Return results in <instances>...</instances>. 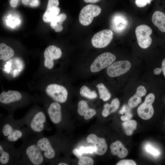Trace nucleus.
Returning a JSON list of instances; mask_svg holds the SVG:
<instances>
[{"label": "nucleus", "instance_id": "obj_1", "mask_svg": "<svg viewBox=\"0 0 165 165\" xmlns=\"http://www.w3.org/2000/svg\"><path fill=\"white\" fill-rule=\"evenodd\" d=\"M24 124L21 120H16L13 117L4 119L1 123L0 130L5 141L12 143L20 139L25 140L28 138L31 132Z\"/></svg>", "mask_w": 165, "mask_h": 165}, {"label": "nucleus", "instance_id": "obj_2", "mask_svg": "<svg viewBox=\"0 0 165 165\" xmlns=\"http://www.w3.org/2000/svg\"><path fill=\"white\" fill-rule=\"evenodd\" d=\"M22 149L19 151V159L27 163L33 165H41L46 161L43 155L38 148L36 138L28 141V138L24 140Z\"/></svg>", "mask_w": 165, "mask_h": 165}, {"label": "nucleus", "instance_id": "obj_3", "mask_svg": "<svg viewBox=\"0 0 165 165\" xmlns=\"http://www.w3.org/2000/svg\"><path fill=\"white\" fill-rule=\"evenodd\" d=\"M46 117L44 112L40 110L28 115L24 117L21 120L26 124L31 133L40 135L46 128Z\"/></svg>", "mask_w": 165, "mask_h": 165}, {"label": "nucleus", "instance_id": "obj_4", "mask_svg": "<svg viewBox=\"0 0 165 165\" xmlns=\"http://www.w3.org/2000/svg\"><path fill=\"white\" fill-rule=\"evenodd\" d=\"M19 150L15 149L12 143L6 141L0 142V165L16 163V162L19 161Z\"/></svg>", "mask_w": 165, "mask_h": 165}, {"label": "nucleus", "instance_id": "obj_5", "mask_svg": "<svg viewBox=\"0 0 165 165\" xmlns=\"http://www.w3.org/2000/svg\"><path fill=\"white\" fill-rule=\"evenodd\" d=\"M45 90L46 95L55 101L63 103L67 100L68 92L62 85L50 84L46 86Z\"/></svg>", "mask_w": 165, "mask_h": 165}, {"label": "nucleus", "instance_id": "obj_6", "mask_svg": "<svg viewBox=\"0 0 165 165\" xmlns=\"http://www.w3.org/2000/svg\"><path fill=\"white\" fill-rule=\"evenodd\" d=\"M101 11V8L97 6L87 5L82 8L80 12L79 22L83 26H88L92 23L94 18L98 15Z\"/></svg>", "mask_w": 165, "mask_h": 165}, {"label": "nucleus", "instance_id": "obj_7", "mask_svg": "<svg viewBox=\"0 0 165 165\" xmlns=\"http://www.w3.org/2000/svg\"><path fill=\"white\" fill-rule=\"evenodd\" d=\"M116 56L110 52H105L99 55L90 67L91 71L95 73L108 67L115 61Z\"/></svg>", "mask_w": 165, "mask_h": 165}, {"label": "nucleus", "instance_id": "obj_8", "mask_svg": "<svg viewBox=\"0 0 165 165\" xmlns=\"http://www.w3.org/2000/svg\"><path fill=\"white\" fill-rule=\"evenodd\" d=\"M152 32L151 28L147 25H140L136 28L135 33L137 41L141 48L146 49L151 45L152 39L150 35Z\"/></svg>", "mask_w": 165, "mask_h": 165}, {"label": "nucleus", "instance_id": "obj_9", "mask_svg": "<svg viewBox=\"0 0 165 165\" xmlns=\"http://www.w3.org/2000/svg\"><path fill=\"white\" fill-rule=\"evenodd\" d=\"M155 99V96L153 93H149L146 96L144 102L137 108L138 115L143 120H148L153 116L154 110L152 104Z\"/></svg>", "mask_w": 165, "mask_h": 165}, {"label": "nucleus", "instance_id": "obj_10", "mask_svg": "<svg viewBox=\"0 0 165 165\" xmlns=\"http://www.w3.org/2000/svg\"><path fill=\"white\" fill-rule=\"evenodd\" d=\"M112 31L109 29H104L96 33L91 39L93 46L97 48L106 47L110 43L113 38Z\"/></svg>", "mask_w": 165, "mask_h": 165}, {"label": "nucleus", "instance_id": "obj_11", "mask_svg": "<svg viewBox=\"0 0 165 165\" xmlns=\"http://www.w3.org/2000/svg\"><path fill=\"white\" fill-rule=\"evenodd\" d=\"M62 55L61 50L59 48L54 45L47 47L44 53L45 67L49 69H52L54 65V60L60 59Z\"/></svg>", "mask_w": 165, "mask_h": 165}, {"label": "nucleus", "instance_id": "obj_12", "mask_svg": "<svg viewBox=\"0 0 165 165\" xmlns=\"http://www.w3.org/2000/svg\"><path fill=\"white\" fill-rule=\"evenodd\" d=\"M131 64L127 60L121 61L112 63L107 67V73L110 77H116L127 72L130 69Z\"/></svg>", "mask_w": 165, "mask_h": 165}, {"label": "nucleus", "instance_id": "obj_13", "mask_svg": "<svg viewBox=\"0 0 165 165\" xmlns=\"http://www.w3.org/2000/svg\"><path fill=\"white\" fill-rule=\"evenodd\" d=\"M47 113L50 120L53 124H58L61 122V108L59 103L54 101L51 103L47 108Z\"/></svg>", "mask_w": 165, "mask_h": 165}, {"label": "nucleus", "instance_id": "obj_14", "mask_svg": "<svg viewBox=\"0 0 165 165\" xmlns=\"http://www.w3.org/2000/svg\"><path fill=\"white\" fill-rule=\"evenodd\" d=\"M87 141L93 144L95 148V153L98 155H104L107 151L108 146L105 139L98 137L95 134H90L87 137Z\"/></svg>", "mask_w": 165, "mask_h": 165}, {"label": "nucleus", "instance_id": "obj_15", "mask_svg": "<svg viewBox=\"0 0 165 165\" xmlns=\"http://www.w3.org/2000/svg\"><path fill=\"white\" fill-rule=\"evenodd\" d=\"M22 98V94L17 91H3L0 94V102L4 105H10L20 101Z\"/></svg>", "mask_w": 165, "mask_h": 165}, {"label": "nucleus", "instance_id": "obj_16", "mask_svg": "<svg viewBox=\"0 0 165 165\" xmlns=\"http://www.w3.org/2000/svg\"><path fill=\"white\" fill-rule=\"evenodd\" d=\"M111 24L112 28L114 31L120 32L126 28L128 23L127 19L123 16L117 14L112 18Z\"/></svg>", "mask_w": 165, "mask_h": 165}, {"label": "nucleus", "instance_id": "obj_17", "mask_svg": "<svg viewBox=\"0 0 165 165\" xmlns=\"http://www.w3.org/2000/svg\"><path fill=\"white\" fill-rule=\"evenodd\" d=\"M77 112L79 115L84 116V119L86 120L91 118L96 113V111L89 108L87 103L84 100H81L79 102Z\"/></svg>", "mask_w": 165, "mask_h": 165}, {"label": "nucleus", "instance_id": "obj_18", "mask_svg": "<svg viewBox=\"0 0 165 165\" xmlns=\"http://www.w3.org/2000/svg\"><path fill=\"white\" fill-rule=\"evenodd\" d=\"M110 148L112 154L117 156L120 158H123L128 154L127 149L120 141H117L112 143Z\"/></svg>", "mask_w": 165, "mask_h": 165}, {"label": "nucleus", "instance_id": "obj_19", "mask_svg": "<svg viewBox=\"0 0 165 165\" xmlns=\"http://www.w3.org/2000/svg\"><path fill=\"white\" fill-rule=\"evenodd\" d=\"M152 20L153 24L160 31L165 32V14L158 11L154 12L153 14Z\"/></svg>", "mask_w": 165, "mask_h": 165}, {"label": "nucleus", "instance_id": "obj_20", "mask_svg": "<svg viewBox=\"0 0 165 165\" xmlns=\"http://www.w3.org/2000/svg\"><path fill=\"white\" fill-rule=\"evenodd\" d=\"M67 17L64 13H61L55 16L51 21L50 27L56 32H60L63 29L62 24Z\"/></svg>", "mask_w": 165, "mask_h": 165}, {"label": "nucleus", "instance_id": "obj_21", "mask_svg": "<svg viewBox=\"0 0 165 165\" xmlns=\"http://www.w3.org/2000/svg\"><path fill=\"white\" fill-rule=\"evenodd\" d=\"M120 102L117 98L113 99L110 104L106 103L104 105V109L102 112V116L105 117L111 113L115 112L119 108Z\"/></svg>", "mask_w": 165, "mask_h": 165}, {"label": "nucleus", "instance_id": "obj_22", "mask_svg": "<svg viewBox=\"0 0 165 165\" xmlns=\"http://www.w3.org/2000/svg\"><path fill=\"white\" fill-rule=\"evenodd\" d=\"M14 54L13 50L4 43L0 44V60L6 61L12 57Z\"/></svg>", "mask_w": 165, "mask_h": 165}, {"label": "nucleus", "instance_id": "obj_23", "mask_svg": "<svg viewBox=\"0 0 165 165\" xmlns=\"http://www.w3.org/2000/svg\"><path fill=\"white\" fill-rule=\"evenodd\" d=\"M60 9L58 7L46 8L42 16V19L45 22L51 21L59 13Z\"/></svg>", "mask_w": 165, "mask_h": 165}, {"label": "nucleus", "instance_id": "obj_24", "mask_svg": "<svg viewBox=\"0 0 165 165\" xmlns=\"http://www.w3.org/2000/svg\"><path fill=\"white\" fill-rule=\"evenodd\" d=\"M137 125V122L134 120H129L125 121L122 126L127 136L131 135L135 130Z\"/></svg>", "mask_w": 165, "mask_h": 165}, {"label": "nucleus", "instance_id": "obj_25", "mask_svg": "<svg viewBox=\"0 0 165 165\" xmlns=\"http://www.w3.org/2000/svg\"><path fill=\"white\" fill-rule=\"evenodd\" d=\"M97 88L100 98L104 101L108 100L111 98V95L109 91L105 86L100 83L96 86Z\"/></svg>", "mask_w": 165, "mask_h": 165}, {"label": "nucleus", "instance_id": "obj_26", "mask_svg": "<svg viewBox=\"0 0 165 165\" xmlns=\"http://www.w3.org/2000/svg\"><path fill=\"white\" fill-rule=\"evenodd\" d=\"M80 94L82 97L91 99H95L97 96L95 90L92 91L88 87L85 85L81 88Z\"/></svg>", "mask_w": 165, "mask_h": 165}, {"label": "nucleus", "instance_id": "obj_27", "mask_svg": "<svg viewBox=\"0 0 165 165\" xmlns=\"http://www.w3.org/2000/svg\"><path fill=\"white\" fill-rule=\"evenodd\" d=\"M141 97L135 94L131 97L128 101L129 107L131 108H133L137 107L141 101Z\"/></svg>", "mask_w": 165, "mask_h": 165}, {"label": "nucleus", "instance_id": "obj_28", "mask_svg": "<svg viewBox=\"0 0 165 165\" xmlns=\"http://www.w3.org/2000/svg\"><path fill=\"white\" fill-rule=\"evenodd\" d=\"M94 163L93 159L89 157L82 156L79 159L78 164L79 165H92Z\"/></svg>", "mask_w": 165, "mask_h": 165}, {"label": "nucleus", "instance_id": "obj_29", "mask_svg": "<svg viewBox=\"0 0 165 165\" xmlns=\"http://www.w3.org/2000/svg\"><path fill=\"white\" fill-rule=\"evenodd\" d=\"M83 154H84L92 153L95 152V148L94 146H88L86 147L81 146L79 148Z\"/></svg>", "mask_w": 165, "mask_h": 165}, {"label": "nucleus", "instance_id": "obj_30", "mask_svg": "<svg viewBox=\"0 0 165 165\" xmlns=\"http://www.w3.org/2000/svg\"><path fill=\"white\" fill-rule=\"evenodd\" d=\"M147 90L145 87L143 86H140L138 87L135 94L142 97L145 96Z\"/></svg>", "mask_w": 165, "mask_h": 165}, {"label": "nucleus", "instance_id": "obj_31", "mask_svg": "<svg viewBox=\"0 0 165 165\" xmlns=\"http://www.w3.org/2000/svg\"><path fill=\"white\" fill-rule=\"evenodd\" d=\"M116 165H136V162L132 160H122L118 162Z\"/></svg>", "mask_w": 165, "mask_h": 165}, {"label": "nucleus", "instance_id": "obj_32", "mask_svg": "<svg viewBox=\"0 0 165 165\" xmlns=\"http://www.w3.org/2000/svg\"><path fill=\"white\" fill-rule=\"evenodd\" d=\"M146 150L148 152L155 156H157L160 154L158 151L150 145L146 147Z\"/></svg>", "mask_w": 165, "mask_h": 165}, {"label": "nucleus", "instance_id": "obj_33", "mask_svg": "<svg viewBox=\"0 0 165 165\" xmlns=\"http://www.w3.org/2000/svg\"><path fill=\"white\" fill-rule=\"evenodd\" d=\"M152 0H136L135 3L138 7H141L145 6L147 4H150Z\"/></svg>", "mask_w": 165, "mask_h": 165}, {"label": "nucleus", "instance_id": "obj_34", "mask_svg": "<svg viewBox=\"0 0 165 165\" xmlns=\"http://www.w3.org/2000/svg\"><path fill=\"white\" fill-rule=\"evenodd\" d=\"M59 4L58 0H49L46 8L57 7Z\"/></svg>", "mask_w": 165, "mask_h": 165}, {"label": "nucleus", "instance_id": "obj_35", "mask_svg": "<svg viewBox=\"0 0 165 165\" xmlns=\"http://www.w3.org/2000/svg\"><path fill=\"white\" fill-rule=\"evenodd\" d=\"M133 115L130 112H126L124 115L121 116L120 119L123 121H126L130 120L132 117Z\"/></svg>", "mask_w": 165, "mask_h": 165}, {"label": "nucleus", "instance_id": "obj_36", "mask_svg": "<svg viewBox=\"0 0 165 165\" xmlns=\"http://www.w3.org/2000/svg\"><path fill=\"white\" fill-rule=\"evenodd\" d=\"M73 154L78 158L80 159L83 155L79 149L75 148L72 151Z\"/></svg>", "mask_w": 165, "mask_h": 165}, {"label": "nucleus", "instance_id": "obj_37", "mask_svg": "<svg viewBox=\"0 0 165 165\" xmlns=\"http://www.w3.org/2000/svg\"><path fill=\"white\" fill-rule=\"evenodd\" d=\"M39 4L38 0H31L29 5L32 7L37 6Z\"/></svg>", "mask_w": 165, "mask_h": 165}, {"label": "nucleus", "instance_id": "obj_38", "mask_svg": "<svg viewBox=\"0 0 165 165\" xmlns=\"http://www.w3.org/2000/svg\"><path fill=\"white\" fill-rule=\"evenodd\" d=\"M18 3V0H11L10 4L11 6L13 7H16Z\"/></svg>", "mask_w": 165, "mask_h": 165}, {"label": "nucleus", "instance_id": "obj_39", "mask_svg": "<svg viewBox=\"0 0 165 165\" xmlns=\"http://www.w3.org/2000/svg\"><path fill=\"white\" fill-rule=\"evenodd\" d=\"M162 71L161 68H156L154 69L153 73L156 75H158L161 73Z\"/></svg>", "mask_w": 165, "mask_h": 165}, {"label": "nucleus", "instance_id": "obj_40", "mask_svg": "<svg viewBox=\"0 0 165 165\" xmlns=\"http://www.w3.org/2000/svg\"><path fill=\"white\" fill-rule=\"evenodd\" d=\"M161 68L163 74L165 77V58L163 60L162 62Z\"/></svg>", "mask_w": 165, "mask_h": 165}, {"label": "nucleus", "instance_id": "obj_41", "mask_svg": "<svg viewBox=\"0 0 165 165\" xmlns=\"http://www.w3.org/2000/svg\"><path fill=\"white\" fill-rule=\"evenodd\" d=\"M126 112V107L125 105H124L119 111V112L120 114H123Z\"/></svg>", "mask_w": 165, "mask_h": 165}, {"label": "nucleus", "instance_id": "obj_42", "mask_svg": "<svg viewBox=\"0 0 165 165\" xmlns=\"http://www.w3.org/2000/svg\"><path fill=\"white\" fill-rule=\"evenodd\" d=\"M101 0H83V1L86 3H96Z\"/></svg>", "mask_w": 165, "mask_h": 165}, {"label": "nucleus", "instance_id": "obj_43", "mask_svg": "<svg viewBox=\"0 0 165 165\" xmlns=\"http://www.w3.org/2000/svg\"><path fill=\"white\" fill-rule=\"evenodd\" d=\"M31 0H22L23 3L25 5L29 4Z\"/></svg>", "mask_w": 165, "mask_h": 165}, {"label": "nucleus", "instance_id": "obj_44", "mask_svg": "<svg viewBox=\"0 0 165 165\" xmlns=\"http://www.w3.org/2000/svg\"><path fill=\"white\" fill-rule=\"evenodd\" d=\"M58 165H68V164L63 163V162H61L58 163Z\"/></svg>", "mask_w": 165, "mask_h": 165}, {"label": "nucleus", "instance_id": "obj_45", "mask_svg": "<svg viewBox=\"0 0 165 165\" xmlns=\"http://www.w3.org/2000/svg\"><path fill=\"white\" fill-rule=\"evenodd\" d=\"M164 124H165V121L164 122Z\"/></svg>", "mask_w": 165, "mask_h": 165}, {"label": "nucleus", "instance_id": "obj_46", "mask_svg": "<svg viewBox=\"0 0 165 165\" xmlns=\"http://www.w3.org/2000/svg\"></svg>", "mask_w": 165, "mask_h": 165}]
</instances>
